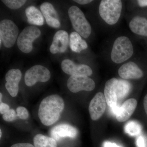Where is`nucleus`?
I'll return each instance as SVG.
<instances>
[{"mask_svg": "<svg viewBox=\"0 0 147 147\" xmlns=\"http://www.w3.org/2000/svg\"><path fill=\"white\" fill-rule=\"evenodd\" d=\"M25 13L28 23L32 25L41 26L44 24V16L42 12L34 6L27 7Z\"/></svg>", "mask_w": 147, "mask_h": 147, "instance_id": "19", "label": "nucleus"}, {"mask_svg": "<svg viewBox=\"0 0 147 147\" xmlns=\"http://www.w3.org/2000/svg\"><path fill=\"white\" fill-rule=\"evenodd\" d=\"M122 9L120 0H102L99 6V13L101 18L107 24L115 25L117 23Z\"/></svg>", "mask_w": 147, "mask_h": 147, "instance_id": "2", "label": "nucleus"}, {"mask_svg": "<svg viewBox=\"0 0 147 147\" xmlns=\"http://www.w3.org/2000/svg\"><path fill=\"white\" fill-rule=\"evenodd\" d=\"M61 67L63 71L67 74L71 75H82L90 76L92 70L90 66L85 64H76L69 59L62 61Z\"/></svg>", "mask_w": 147, "mask_h": 147, "instance_id": "10", "label": "nucleus"}, {"mask_svg": "<svg viewBox=\"0 0 147 147\" xmlns=\"http://www.w3.org/2000/svg\"><path fill=\"white\" fill-rule=\"evenodd\" d=\"M18 28L13 21L4 19L0 22V45L2 42L5 47L10 48L18 38Z\"/></svg>", "mask_w": 147, "mask_h": 147, "instance_id": "6", "label": "nucleus"}, {"mask_svg": "<svg viewBox=\"0 0 147 147\" xmlns=\"http://www.w3.org/2000/svg\"><path fill=\"white\" fill-rule=\"evenodd\" d=\"M137 3L139 6L141 7L147 6V0H138Z\"/></svg>", "mask_w": 147, "mask_h": 147, "instance_id": "33", "label": "nucleus"}, {"mask_svg": "<svg viewBox=\"0 0 147 147\" xmlns=\"http://www.w3.org/2000/svg\"><path fill=\"white\" fill-rule=\"evenodd\" d=\"M106 100L102 93L99 92L95 95L89 106L91 118L93 120L98 119L103 115L106 109Z\"/></svg>", "mask_w": 147, "mask_h": 147, "instance_id": "9", "label": "nucleus"}, {"mask_svg": "<svg viewBox=\"0 0 147 147\" xmlns=\"http://www.w3.org/2000/svg\"><path fill=\"white\" fill-rule=\"evenodd\" d=\"M104 147H121L118 146L115 143H111L110 142H106L103 144Z\"/></svg>", "mask_w": 147, "mask_h": 147, "instance_id": "32", "label": "nucleus"}, {"mask_svg": "<svg viewBox=\"0 0 147 147\" xmlns=\"http://www.w3.org/2000/svg\"><path fill=\"white\" fill-rule=\"evenodd\" d=\"M74 1L75 2L79 4L84 5L90 3L92 2L93 1H92V0H74Z\"/></svg>", "mask_w": 147, "mask_h": 147, "instance_id": "31", "label": "nucleus"}, {"mask_svg": "<svg viewBox=\"0 0 147 147\" xmlns=\"http://www.w3.org/2000/svg\"><path fill=\"white\" fill-rule=\"evenodd\" d=\"M119 75L123 79H139L143 76V72L134 62L124 64L119 69Z\"/></svg>", "mask_w": 147, "mask_h": 147, "instance_id": "15", "label": "nucleus"}, {"mask_svg": "<svg viewBox=\"0 0 147 147\" xmlns=\"http://www.w3.org/2000/svg\"><path fill=\"white\" fill-rule=\"evenodd\" d=\"M25 0H2V2L9 8L12 9H18L26 3Z\"/></svg>", "mask_w": 147, "mask_h": 147, "instance_id": "24", "label": "nucleus"}, {"mask_svg": "<svg viewBox=\"0 0 147 147\" xmlns=\"http://www.w3.org/2000/svg\"><path fill=\"white\" fill-rule=\"evenodd\" d=\"M129 29L135 34L147 36V19L144 17L136 16L129 22Z\"/></svg>", "mask_w": 147, "mask_h": 147, "instance_id": "18", "label": "nucleus"}, {"mask_svg": "<svg viewBox=\"0 0 147 147\" xmlns=\"http://www.w3.org/2000/svg\"><path fill=\"white\" fill-rule=\"evenodd\" d=\"M65 107L62 98L57 94H52L45 98L40 102L38 110V117L42 124L50 126L60 117Z\"/></svg>", "mask_w": 147, "mask_h": 147, "instance_id": "1", "label": "nucleus"}, {"mask_svg": "<svg viewBox=\"0 0 147 147\" xmlns=\"http://www.w3.org/2000/svg\"><path fill=\"white\" fill-rule=\"evenodd\" d=\"M51 73L48 69L43 66L37 65L29 69L25 74V84L31 87L38 82H46L50 80Z\"/></svg>", "mask_w": 147, "mask_h": 147, "instance_id": "7", "label": "nucleus"}, {"mask_svg": "<svg viewBox=\"0 0 147 147\" xmlns=\"http://www.w3.org/2000/svg\"><path fill=\"white\" fill-rule=\"evenodd\" d=\"M2 98V94L1 93H0V101H1V103Z\"/></svg>", "mask_w": 147, "mask_h": 147, "instance_id": "35", "label": "nucleus"}, {"mask_svg": "<svg viewBox=\"0 0 147 147\" xmlns=\"http://www.w3.org/2000/svg\"><path fill=\"white\" fill-rule=\"evenodd\" d=\"M41 34L40 30L34 26L26 27L18 35L17 45L21 52L26 54L30 53L33 49L32 43Z\"/></svg>", "mask_w": 147, "mask_h": 147, "instance_id": "5", "label": "nucleus"}, {"mask_svg": "<svg viewBox=\"0 0 147 147\" xmlns=\"http://www.w3.org/2000/svg\"><path fill=\"white\" fill-rule=\"evenodd\" d=\"M10 109L9 106L6 103L1 102L0 104V113L1 114H4L6 113Z\"/></svg>", "mask_w": 147, "mask_h": 147, "instance_id": "28", "label": "nucleus"}, {"mask_svg": "<svg viewBox=\"0 0 147 147\" xmlns=\"http://www.w3.org/2000/svg\"><path fill=\"white\" fill-rule=\"evenodd\" d=\"M35 147H57V142L51 137L42 134H36L34 137Z\"/></svg>", "mask_w": 147, "mask_h": 147, "instance_id": "21", "label": "nucleus"}, {"mask_svg": "<svg viewBox=\"0 0 147 147\" xmlns=\"http://www.w3.org/2000/svg\"><path fill=\"white\" fill-rule=\"evenodd\" d=\"M118 80L113 78L106 82L104 88V96L106 102L110 107L117 104L118 96L117 87Z\"/></svg>", "mask_w": 147, "mask_h": 147, "instance_id": "16", "label": "nucleus"}, {"mask_svg": "<svg viewBox=\"0 0 147 147\" xmlns=\"http://www.w3.org/2000/svg\"><path fill=\"white\" fill-rule=\"evenodd\" d=\"M142 127L135 121H130L125 125V131L130 136L135 137L138 136L142 131Z\"/></svg>", "mask_w": 147, "mask_h": 147, "instance_id": "23", "label": "nucleus"}, {"mask_svg": "<svg viewBox=\"0 0 147 147\" xmlns=\"http://www.w3.org/2000/svg\"><path fill=\"white\" fill-rule=\"evenodd\" d=\"M144 107L145 110V112L147 115V94L146 95L144 98Z\"/></svg>", "mask_w": 147, "mask_h": 147, "instance_id": "34", "label": "nucleus"}, {"mask_svg": "<svg viewBox=\"0 0 147 147\" xmlns=\"http://www.w3.org/2000/svg\"><path fill=\"white\" fill-rule=\"evenodd\" d=\"M17 116L23 120H26L29 117V112L26 108L23 106H19L16 109Z\"/></svg>", "mask_w": 147, "mask_h": 147, "instance_id": "26", "label": "nucleus"}, {"mask_svg": "<svg viewBox=\"0 0 147 147\" xmlns=\"http://www.w3.org/2000/svg\"><path fill=\"white\" fill-rule=\"evenodd\" d=\"M67 86L70 92L77 93L82 91L93 90L95 87V84L88 76L71 75L67 80Z\"/></svg>", "mask_w": 147, "mask_h": 147, "instance_id": "8", "label": "nucleus"}, {"mask_svg": "<svg viewBox=\"0 0 147 147\" xmlns=\"http://www.w3.org/2000/svg\"><path fill=\"white\" fill-rule=\"evenodd\" d=\"M17 117V113L15 110L13 109H9L3 115V119L6 121L11 122L15 120Z\"/></svg>", "mask_w": 147, "mask_h": 147, "instance_id": "25", "label": "nucleus"}, {"mask_svg": "<svg viewBox=\"0 0 147 147\" xmlns=\"http://www.w3.org/2000/svg\"><path fill=\"white\" fill-rule=\"evenodd\" d=\"M69 46L71 50L75 53H79L88 48V44L81 36L76 32L70 34L69 38Z\"/></svg>", "mask_w": 147, "mask_h": 147, "instance_id": "20", "label": "nucleus"}, {"mask_svg": "<svg viewBox=\"0 0 147 147\" xmlns=\"http://www.w3.org/2000/svg\"><path fill=\"white\" fill-rule=\"evenodd\" d=\"M137 100L130 98L126 100L120 106L118 113L116 115L117 120L123 122L128 120L133 114L137 106Z\"/></svg>", "mask_w": 147, "mask_h": 147, "instance_id": "17", "label": "nucleus"}, {"mask_svg": "<svg viewBox=\"0 0 147 147\" xmlns=\"http://www.w3.org/2000/svg\"><path fill=\"white\" fill-rule=\"evenodd\" d=\"M10 147H35L33 145L27 143H17L14 144Z\"/></svg>", "mask_w": 147, "mask_h": 147, "instance_id": "29", "label": "nucleus"}, {"mask_svg": "<svg viewBox=\"0 0 147 147\" xmlns=\"http://www.w3.org/2000/svg\"><path fill=\"white\" fill-rule=\"evenodd\" d=\"M133 54V45L129 38L125 36L119 37L113 44L111 59L115 63H122L131 57Z\"/></svg>", "mask_w": 147, "mask_h": 147, "instance_id": "3", "label": "nucleus"}, {"mask_svg": "<svg viewBox=\"0 0 147 147\" xmlns=\"http://www.w3.org/2000/svg\"><path fill=\"white\" fill-rule=\"evenodd\" d=\"M110 108L111 113H113V115L116 116L117 113H118L120 106L117 104V105H115L113 107H110Z\"/></svg>", "mask_w": 147, "mask_h": 147, "instance_id": "30", "label": "nucleus"}, {"mask_svg": "<svg viewBox=\"0 0 147 147\" xmlns=\"http://www.w3.org/2000/svg\"><path fill=\"white\" fill-rule=\"evenodd\" d=\"M40 9L48 26L55 28L60 27L59 15L52 4L49 2L42 3L40 5Z\"/></svg>", "mask_w": 147, "mask_h": 147, "instance_id": "14", "label": "nucleus"}, {"mask_svg": "<svg viewBox=\"0 0 147 147\" xmlns=\"http://www.w3.org/2000/svg\"><path fill=\"white\" fill-rule=\"evenodd\" d=\"M50 134L52 138L58 142L65 137L75 138L78 134V131L75 127L68 124H61L53 127Z\"/></svg>", "mask_w": 147, "mask_h": 147, "instance_id": "13", "label": "nucleus"}, {"mask_svg": "<svg viewBox=\"0 0 147 147\" xmlns=\"http://www.w3.org/2000/svg\"><path fill=\"white\" fill-rule=\"evenodd\" d=\"M69 41V37L67 32L61 30L55 33L53 41L50 45V53L53 54L64 53L66 51Z\"/></svg>", "mask_w": 147, "mask_h": 147, "instance_id": "12", "label": "nucleus"}, {"mask_svg": "<svg viewBox=\"0 0 147 147\" xmlns=\"http://www.w3.org/2000/svg\"><path fill=\"white\" fill-rule=\"evenodd\" d=\"M2 131H1V130H0V137H2Z\"/></svg>", "mask_w": 147, "mask_h": 147, "instance_id": "36", "label": "nucleus"}, {"mask_svg": "<svg viewBox=\"0 0 147 147\" xmlns=\"http://www.w3.org/2000/svg\"><path fill=\"white\" fill-rule=\"evenodd\" d=\"M131 88L129 83L125 80H118L117 87L118 98L122 99L128 94Z\"/></svg>", "mask_w": 147, "mask_h": 147, "instance_id": "22", "label": "nucleus"}, {"mask_svg": "<svg viewBox=\"0 0 147 147\" xmlns=\"http://www.w3.org/2000/svg\"><path fill=\"white\" fill-rule=\"evenodd\" d=\"M136 145L137 147H146V141L143 136L140 135L137 137L136 140Z\"/></svg>", "mask_w": 147, "mask_h": 147, "instance_id": "27", "label": "nucleus"}, {"mask_svg": "<svg viewBox=\"0 0 147 147\" xmlns=\"http://www.w3.org/2000/svg\"><path fill=\"white\" fill-rule=\"evenodd\" d=\"M22 78V73L18 69H12L5 75L6 89L12 97H16L19 90V84Z\"/></svg>", "mask_w": 147, "mask_h": 147, "instance_id": "11", "label": "nucleus"}, {"mask_svg": "<svg viewBox=\"0 0 147 147\" xmlns=\"http://www.w3.org/2000/svg\"><path fill=\"white\" fill-rule=\"evenodd\" d=\"M68 15L76 32L84 38L89 37L91 34V26L81 9L76 6H71L69 9Z\"/></svg>", "mask_w": 147, "mask_h": 147, "instance_id": "4", "label": "nucleus"}]
</instances>
